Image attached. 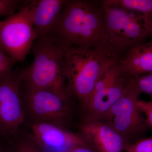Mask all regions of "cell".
Here are the masks:
<instances>
[{"label":"cell","instance_id":"1","mask_svg":"<svg viewBox=\"0 0 152 152\" xmlns=\"http://www.w3.org/2000/svg\"><path fill=\"white\" fill-rule=\"evenodd\" d=\"M48 36L65 48L108 45L101 1L67 0L58 22Z\"/></svg>","mask_w":152,"mask_h":152},{"label":"cell","instance_id":"2","mask_svg":"<svg viewBox=\"0 0 152 152\" xmlns=\"http://www.w3.org/2000/svg\"><path fill=\"white\" fill-rule=\"evenodd\" d=\"M119 57L109 45L95 48L71 47L65 49L67 91L75 100L80 111L86 106L99 80L118 61Z\"/></svg>","mask_w":152,"mask_h":152},{"label":"cell","instance_id":"3","mask_svg":"<svg viewBox=\"0 0 152 152\" xmlns=\"http://www.w3.org/2000/svg\"><path fill=\"white\" fill-rule=\"evenodd\" d=\"M65 49L48 36L37 39L31 50L34 56L32 62L20 70L22 84L50 91L66 99H75L67 91Z\"/></svg>","mask_w":152,"mask_h":152},{"label":"cell","instance_id":"4","mask_svg":"<svg viewBox=\"0 0 152 152\" xmlns=\"http://www.w3.org/2000/svg\"><path fill=\"white\" fill-rule=\"evenodd\" d=\"M101 1L109 45L120 56L129 49L152 39V15Z\"/></svg>","mask_w":152,"mask_h":152},{"label":"cell","instance_id":"5","mask_svg":"<svg viewBox=\"0 0 152 152\" xmlns=\"http://www.w3.org/2000/svg\"><path fill=\"white\" fill-rule=\"evenodd\" d=\"M20 96L27 126L48 123L69 129L76 112L75 99H64L47 90L28 88L21 84Z\"/></svg>","mask_w":152,"mask_h":152},{"label":"cell","instance_id":"6","mask_svg":"<svg viewBox=\"0 0 152 152\" xmlns=\"http://www.w3.org/2000/svg\"><path fill=\"white\" fill-rule=\"evenodd\" d=\"M32 16V1H25L18 12L0 21V48L16 63L24 61L37 39Z\"/></svg>","mask_w":152,"mask_h":152},{"label":"cell","instance_id":"7","mask_svg":"<svg viewBox=\"0 0 152 152\" xmlns=\"http://www.w3.org/2000/svg\"><path fill=\"white\" fill-rule=\"evenodd\" d=\"M130 80L118 62L111 66L97 83L86 106L80 111L81 121L102 119L127 91Z\"/></svg>","mask_w":152,"mask_h":152},{"label":"cell","instance_id":"8","mask_svg":"<svg viewBox=\"0 0 152 152\" xmlns=\"http://www.w3.org/2000/svg\"><path fill=\"white\" fill-rule=\"evenodd\" d=\"M140 96L129 84L124 95L101 120L111 126L127 143H133L142 139L150 129L137 104Z\"/></svg>","mask_w":152,"mask_h":152},{"label":"cell","instance_id":"9","mask_svg":"<svg viewBox=\"0 0 152 152\" xmlns=\"http://www.w3.org/2000/svg\"><path fill=\"white\" fill-rule=\"evenodd\" d=\"M21 83L20 69L0 78V127L7 139L15 135L24 124Z\"/></svg>","mask_w":152,"mask_h":152},{"label":"cell","instance_id":"10","mask_svg":"<svg viewBox=\"0 0 152 152\" xmlns=\"http://www.w3.org/2000/svg\"><path fill=\"white\" fill-rule=\"evenodd\" d=\"M43 152H69L79 146L88 145L78 133L48 123L28 126Z\"/></svg>","mask_w":152,"mask_h":152},{"label":"cell","instance_id":"11","mask_svg":"<svg viewBox=\"0 0 152 152\" xmlns=\"http://www.w3.org/2000/svg\"><path fill=\"white\" fill-rule=\"evenodd\" d=\"M77 133L96 152L124 151V139L102 120L80 121Z\"/></svg>","mask_w":152,"mask_h":152},{"label":"cell","instance_id":"12","mask_svg":"<svg viewBox=\"0 0 152 152\" xmlns=\"http://www.w3.org/2000/svg\"><path fill=\"white\" fill-rule=\"evenodd\" d=\"M118 63L129 78L152 74V39L129 49L120 56Z\"/></svg>","mask_w":152,"mask_h":152},{"label":"cell","instance_id":"13","mask_svg":"<svg viewBox=\"0 0 152 152\" xmlns=\"http://www.w3.org/2000/svg\"><path fill=\"white\" fill-rule=\"evenodd\" d=\"M66 1L67 0L32 1L33 26L37 39L50 33Z\"/></svg>","mask_w":152,"mask_h":152},{"label":"cell","instance_id":"14","mask_svg":"<svg viewBox=\"0 0 152 152\" xmlns=\"http://www.w3.org/2000/svg\"><path fill=\"white\" fill-rule=\"evenodd\" d=\"M8 140L13 152H43L28 130L20 128Z\"/></svg>","mask_w":152,"mask_h":152},{"label":"cell","instance_id":"15","mask_svg":"<svg viewBox=\"0 0 152 152\" xmlns=\"http://www.w3.org/2000/svg\"><path fill=\"white\" fill-rule=\"evenodd\" d=\"M110 5L142 13L152 15V0H104Z\"/></svg>","mask_w":152,"mask_h":152},{"label":"cell","instance_id":"16","mask_svg":"<svg viewBox=\"0 0 152 152\" xmlns=\"http://www.w3.org/2000/svg\"><path fill=\"white\" fill-rule=\"evenodd\" d=\"M129 85L131 88L140 95L148 94L152 97V74L130 78Z\"/></svg>","mask_w":152,"mask_h":152},{"label":"cell","instance_id":"17","mask_svg":"<svg viewBox=\"0 0 152 152\" xmlns=\"http://www.w3.org/2000/svg\"><path fill=\"white\" fill-rule=\"evenodd\" d=\"M126 152H152V137L142 138L133 143H126Z\"/></svg>","mask_w":152,"mask_h":152},{"label":"cell","instance_id":"18","mask_svg":"<svg viewBox=\"0 0 152 152\" xmlns=\"http://www.w3.org/2000/svg\"><path fill=\"white\" fill-rule=\"evenodd\" d=\"M24 2L20 0H0V18L13 15Z\"/></svg>","mask_w":152,"mask_h":152},{"label":"cell","instance_id":"19","mask_svg":"<svg viewBox=\"0 0 152 152\" xmlns=\"http://www.w3.org/2000/svg\"><path fill=\"white\" fill-rule=\"evenodd\" d=\"M16 63L0 48V78L12 74Z\"/></svg>","mask_w":152,"mask_h":152},{"label":"cell","instance_id":"20","mask_svg":"<svg viewBox=\"0 0 152 152\" xmlns=\"http://www.w3.org/2000/svg\"><path fill=\"white\" fill-rule=\"evenodd\" d=\"M137 104L139 110L145 118L148 126L152 129V97L151 100L150 101L138 100Z\"/></svg>","mask_w":152,"mask_h":152},{"label":"cell","instance_id":"21","mask_svg":"<svg viewBox=\"0 0 152 152\" xmlns=\"http://www.w3.org/2000/svg\"><path fill=\"white\" fill-rule=\"evenodd\" d=\"M0 152H13L7 139L0 140Z\"/></svg>","mask_w":152,"mask_h":152},{"label":"cell","instance_id":"22","mask_svg":"<svg viewBox=\"0 0 152 152\" xmlns=\"http://www.w3.org/2000/svg\"><path fill=\"white\" fill-rule=\"evenodd\" d=\"M69 152H96L88 145L76 147Z\"/></svg>","mask_w":152,"mask_h":152},{"label":"cell","instance_id":"23","mask_svg":"<svg viewBox=\"0 0 152 152\" xmlns=\"http://www.w3.org/2000/svg\"><path fill=\"white\" fill-rule=\"evenodd\" d=\"M6 139H7V137L5 136L3 131L1 129L0 127V140H1Z\"/></svg>","mask_w":152,"mask_h":152}]
</instances>
